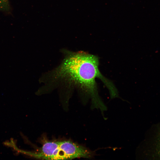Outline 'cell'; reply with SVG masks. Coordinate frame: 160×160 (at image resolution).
Listing matches in <instances>:
<instances>
[{
  "mask_svg": "<svg viewBox=\"0 0 160 160\" xmlns=\"http://www.w3.org/2000/svg\"><path fill=\"white\" fill-rule=\"evenodd\" d=\"M64 51L59 65L40 79L44 85L40 92L58 87L69 90L76 88L87 100L96 97L98 95L96 79H104L99 69L97 57L83 51Z\"/></svg>",
  "mask_w": 160,
  "mask_h": 160,
  "instance_id": "1",
  "label": "cell"
},
{
  "mask_svg": "<svg viewBox=\"0 0 160 160\" xmlns=\"http://www.w3.org/2000/svg\"><path fill=\"white\" fill-rule=\"evenodd\" d=\"M41 143L36 151L28 153L36 158L45 160L92 159L97 155L96 151L69 140L51 141L44 138Z\"/></svg>",
  "mask_w": 160,
  "mask_h": 160,
  "instance_id": "2",
  "label": "cell"
},
{
  "mask_svg": "<svg viewBox=\"0 0 160 160\" xmlns=\"http://www.w3.org/2000/svg\"><path fill=\"white\" fill-rule=\"evenodd\" d=\"M153 149L154 157L160 159V128L158 130L155 137Z\"/></svg>",
  "mask_w": 160,
  "mask_h": 160,
  "instance_id": "3",
  "label": "cell"
},
{
  "mask_svg": "<svg viewBox=\"0 0 160 160\" xmlns=\"http://www.w3.org/2000/svg\"><path fill=\"white\" fill-rule=\"evenodd\" d=\"M10 9L9 0H0V11L8 12Z\"/></svg>",
  "mask_w": 160,
  "mask_h": 160,
  "instance_id": "4",
  "label": "cell"
}]
</instances>
